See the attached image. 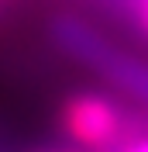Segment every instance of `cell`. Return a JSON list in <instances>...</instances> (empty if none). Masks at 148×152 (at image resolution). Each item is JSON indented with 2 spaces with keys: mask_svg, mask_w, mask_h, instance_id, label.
Here are the masks:
<instances>
[{
  "mask_svg": "<svg viewBox=\"0 0 148 152\" xmlns=\"http://www.w3.org/2000/svg\"><path fill=\"white\" fill-rule=\"evenodd\" d=\"M48 31H52V42L62 56L86 66L107 86L120 90L124 97H131L138 107L148 111V62L110 45L93 24H86L83 18H73V14H55Z\"/></svg>",
  "mask_w": 148,
  "mask_h": 152,
  "instance_id": "cell-1",
  "label": "cell"
},
{
  "mask_svg": "<svg viewBox=\"0 0 148 152\" xmlns=\"http://www.w3.org/2000/svg\"><path fill=\"white\" fill-rule=\"evenodd\" d=\"M117 152H148V135H141V138H134V142L120 145Z\"/></svg>",
  "mask_w": 148,
  "mask_h": 152,
  "instance_id": "cell-3",
  "label": "cell"
},
{
  "mask_svg": "<svg viewBox=\"0 0 148 152\" xmlns=\"http://www.w3.org/2000/svg\"><path fill=\"white\" fill-rule=\"evenodd\" d=\"M31 152H90V149H79V145H41V149H31Z\"/></svg>",
  "mask_w": 148,
  "mask_h": 152,
  "instance_id": "cell-4",
  "label": "cell"
},
{
  "mask_svg": "<svg viewBox=\"0 0 148 152\" xmlns=\"http://www.w3.org/2000/svg\"><path fill=\"white\" fill-rule=\"evenodd\" d=\"M4 4H7V0H0V7H4Z\"/></svg>",
  "mask_w": 148,
  "mask_h": 152,
  "instance_id": "cell-6",
  "label": "cell"
},
{
  "mask_svg": "<svg viewBox=\"0 0 148 152\" xmlns=\"http://www.w3.org/2000/svg\"><path fill=\"white\" fill-rule=\"evenodd\" d=\"M65 138L90 152H117L120 145L148 135V111L128 107L107 94H73L59 111Z\"/></svg>",
  "mask_w": 148,
  "mask_h": 152,
  "instance_id": "cell-2",
  "label": "cell"
},
{
  "mask_svg": "<svg viewBox=\"0 0 148 152\" xmlns=\"http://www.w3.org/2000/svg\"><path fill=\"white\" fill-rule=\"evenodd\" d=\"M141 21H145V28H148V0H141Z\"/></svg>",
  "mask_w": 148,
  "mask_h": 152,
  "instance_id": "cell-5",
  "label": "cell"
}]
</instances>
